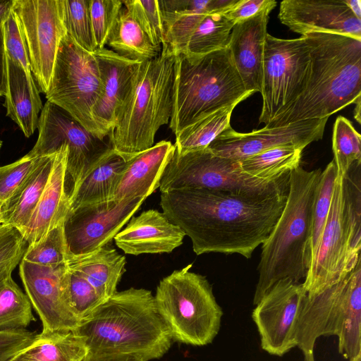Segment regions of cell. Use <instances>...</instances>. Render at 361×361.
Returning a JSON list of instances; mask_svg holds the SVG:
<instances>
[{"mask_svg": "<svg viewBox=\"0 0 361 361\" xmlns=\"http://www.w3.org/2000/svg\"><path fill=\"white\" fill-rule=\"evenodd\" d=\"M288 190H173L161 192L160 205L166 216L190 238L197 255L238 254L249 259L279 220Z\"/></svg>", "mask_w": 361, "mask_h": 361, "instance_id": "obj_1", "label": "cell"}, {"mask_svg": "<svg viewBox=\"0 0 361 361\" xmlns=\"http://www.w3.org/2000/svg\"><path fill=\"white\" fill-rule=\"evenodd\" d=\"M303 36L311 59L307 84L297 99L267 128L329 118L361 97V39L318 32Z\"/></svg>", "mask_w": 361, "mask_h": 361, "instance_id": "obj_2", "label": "cell"}, {"mask_svg": "<svg viewBox=\"0 0 361 361\" xmlns=\"http://www.w3.org/2000/svg\"><path fill=\"white\" fill-rule=\"evenodd\" d=\"M75 331L88 352L136 353L146 361L161 358L173 341L154 296L145 288L116 291L82 319Z\"/></svg>", "mask_w": 361, "mask_h": 361, "instance_id": "obj_3", "label": "cell"}, {"mask_svg": "<svg viewBox=\"0 0 361 361\" xmlns=\"http://www.w3.org/2000/svg\"><path fill=\"white\" fill-rule=\"evenodd\" d=\"M176 56L166 44L156 58L140 62L116 111L111 147L126 161L154 145L170 121Z\"/></svg>", "mask_w": 361, "mask_h": 361, "instance_id": "obj_4", "label": "cell"}, {"mask_svg": "<svg viewBox=\"0 0 361 361\" xmlns=\"http://www.w3.org/2000/svg\"><path fill=\"white\" fill-rule=\"evenodd\" d=\"M321 173V169L310 171L300 166L289 173L286 205L262 245L254 305L279 281L300 283L305 279L310 264L313 203Z\"/></svg>", "mask_w": 361, "mask_h": 361, "instance_id": "obj_5", "label": "cell"}, {"mask_svg": "<svg viewBox=\"0 0 361 361\" xmlns=\"http://www.w3.org/2000/svg\"><path fill=\"white\" fill-rule=\"evenodd\" d=\"M247 92L228 48L190 60L176 56L169 128L175 135L222 108L237 106Z\"/></svg>", "mask_w": 361, "mask_h": 361, "instance_id": "obj_6", "label": "cell"}, {"mask_svg": "<svg viewBox=\"0 0 361 361\" xmlns=\"http://www.w3.org/2000/svg\"><path fill=\"white\" fill-rule=\"evenodd\" d=\"M329 336H337L338 352L346 359L361 353V259L340 281L303 298L295 340L305 361H314L317 340Z\"/></svg>", "mask_w": 361, "mask_h": 361, "instance_id": "obj_7", "label": "cell"}, {"mask_svg": "<svg viewBox=\"0 0 361 361\" xmlns=\"http://www.w3.org/2000/svg\"><path fill=\"white\" fill-rule=\"evenodd\" d=\"M191 267L188 264L162 279L154 299L173 341L204 346L219 334L223 310L207 279Z\"/></svg>", "mask_w": 361, "mask_h": 361, "instance_id": "obj_8", "label": "cell"}, {"mask_svg": "<svg viewBox=\"0 0 361 361\" xmlns=\"http://www.w3.org/2000/svg\"><path fill=\"white\" fill-rule=\"evenodd\" d=\"M103 94L97 59L67 34L58 50L47 92V101L67 112L102 140L109 135L93 116V109Z\"/></svg>", "mask_w": 361, "mask_h": 361, "instance_id": "obj_9", "label": "cell"}, {"mask_svg": "<svg viewBox=\"0 0 361 361\" xmlns=\"http://www.w3.org/2000/svg\"><path fill=\"white\" fill-rule=\"evenodd\" d=\"M289 173L263 180L245 173L239 161L214 154L208 148L180 154L174 152L159 183L160 192L207 189L235 193H264L288 189Z\"/></svg>", "mask_w": 361, "mask_h": 361, "instance_id": "obj_10", "label": "cell"}, {"mask_svg": "<svg viewBox=\"0 0 361 361\" xmlns=\"http://www.w3.org/2000/svg\"><path fill=\"white\" fill-rule=\"evenodd\" d=\"M360 250L361 227L345 212L337 175L325 228L302 283L306 294L317 295L343 279L361 259Z\"/></svg>", "mask_w": 361, "mask_h": 361, "instance_id": "obj_11", "label": "cell"}, {"mask_svg": "<svg viewBox=\"0 0 361 361\" xmlns=\"http://www.w3.org/2000/svg\"><path fill=\"white\" fill-rule=\"evenodd\" d=\"M310 47L305 36L281 39L267 35L262 68L259 123H270L303 92L310 71Z\"/></svg>", "mask_w": 361, "mask_h": 361, "instance_id": "obj_12", "label": "cell"}, {"mask_svg": "<svg viewBox=\"0 0 361 361\" xmlns=\"http://www.w3.org/2000/svg\"><path fill=\"white\" fill-rule=\"evenodd\" d=\"M37 129V142L26 155L30 158L46 156L66 146V184L70 198L90 166L110 144L94 136L67 112L49 101L41 111Z\"/></svg>", "mask_w": 361, "mask_h": 361, "instance_id": "obj_13", "label": "cell"}, {"mask_svg": "<svg viewBox=\"0 0 361 361\" xmlns=\"http://www.w3.org/2000/svg\"><path fill=\"white\" fill-rule=\"evenodd\" d=\"M28 49L31 72L39 90L46 93L60 43L66 35L59 0H14Z\"/></svg>", "mask_w": 361, "mask_h": 361, "instance_id": "obj_14", "label": "cell"}, {"mask_svg": "<svg viewBox=\"0 0 361 361\" xmlns=\"http://www.w3.org/2000/svg\"><path fill=\"white\" fill-rule=\"evenodd\" d=\"M145 200H110L70 209L63 222L68 257L87 255L108 245Z\"/></svg>", "mask_w": 361, "mask_h": 361, "instance_id": "obj_15", "label": "cell"}, {"mask_svg": "<svg viewBox=\"0 0 361 361\" xmlns=\"http://www.w3.org/2000/svg\"><path fill=\"white\" fill-rule=\"evenodd\" d=\"M306 293L302 283L276 282L255 305L252 312L262 348L281 357L296 347L295 329Z\"/></svg>", "mask_w": 361, "mask_h": 361, "instance_id": "obj_16", "label": "cell"}, {"mask_svg": "<svg viewBox=\"0 0 361 361\" xmlns=\"http://www.w3.org/2000/svg\"><path fill=\"white\" fill-rule=\"evenodd\" d=\"M329 118L300 121L286 126L238 133L231 126L224 130L207 147L214 154L240 161L267 149L282 145L305 149L322 139Z\"/></svg>", "mask_w": 361, "mask_h": 361, "instance_id": "obj_17", "label": "cell"}, {"mask_svg": "<svg viewBox=\"0 0 361 361\" xmlns=\"http://www.w3.org/2000/svg\"><path fill=\"white\" fill-rule=\"evenodd\" d=\"M66 264L46 267L23 259L20 262V276L25 294L41 319L42 332L75 331L79 324L66 302Z\"/></svg>", "mask_w": 361, "mask_h": 361, "instance_id": "obj_18", "label": "cell"}, {"mask_svg": "<svg viewBox=\"0 0 361 361\" xmlns=\"http://www.w3.org/2000/svg\"><path fill=\"white\" fill-rule=\"evenodd\" d=\"M278 17L282 24L301 35L329 32L361 39V20L343 0H284Z\"/></svg>", "mask_w": 361, "mask_h": 361, "instance_id": "obj_19", "label": "cell"}, {"mask_svg": "<svg viewBox=\"0 0 361 361\" xmlns=\"http://www.w3.org/2000/svg\"><path fill=\"white\" fill-rule=\"evenodd\" d=\"M276 4L272 0L255 16L235 23L230 35L227 48L245 90L251 94L262 92L267 27Z\"/></svg>", "mask_w": 361, "mask_h": 361, "instance_id": "obj_20", "label": "cell"}, {"mask_svg": "<svg viewBox=\"0 0 361 361\" xmlns=\"http://www.w3.org/2000/svg\"><path fill=\"white\" fill-rule=\"evenodd\" d=\"M185 236L163 212L148 209L133 216L114 239L124 253L139 255L171 252L182 245Z\"/></svg>", "mask_w": 361, "mask_h": 361, "instance_id": "obj_21", "label": "cell"}, {"mask_svg": "<svg viewBox=\"0 0 361 361\" xmlns=\"http://www.w3.org/2000/svg\"><path fill=\"white\" fill-rule=\"evenodd\" d=\"M67 153L64 145L57 151L48 183L21 233L28 245L37 243L54 227L63 222L70 210L66 184Z\"/></svg>", "mask_w": 361, "mask_h": 361, "instance_id": "obj_22", "label": "cell"}, {"mask_svg": "<svg viewBox=\"0 0 361 361\" xmlns=\"http://www.w3.org/2000/svg\"><path fill=\"white\" fill-rule=\"evenodd\" d=\"M175 152L162 140L127 161L120 173L113 200L147 198L159 187L164 169Z\"/></svg>", "mask_w": 361, "mask_h": 361, "instance_id": "obj_23", "label": "cell"}, {"mask_svg": "<svg viewBox=\"0 0 361 361\" xmlns=\"http://www.w3.org/2000/svg\"><path fill=\"white\" fill-rule=\"evenodd\" d=\"M93 54L103 85V94L93 109V116L99 126L109 135L115 125L116 111L140 62L124 58L105 47L97 49Z\"/></svg>", "mask_w": 361, "mask_h": 361, "instance_id": "obj_24", "label": "cell"}, {"mask_svg": "<svg viewBox=\"0 0 361 361\" xmlns=\"http://www.w3.org/2000/svg\"><path fill=\"white\" fill-rule=\"evenodd\" d=\"M6 87L4 106L6 116L20 128L26 137L37 128L43 108L39 92L32 74L6 55Z\"/></svg>", "mask_w": 361, "mask_h": 361, "instance_id": "obj_25", "label": "cell"}, {"mask_svg": "<svg viewBox=\"0 0 361 361\" xmlns=\"http://www.w3.org/2000/svg\"><path fill=\"white\" fill-rule=\"evenodd\" d=\"M66 264L68 269L85 278L104 301L117 291L126 260L106 245L87 255L68 257Z\"/></svg>", "mask_w": 361, "mask_h": 361, "instance_id": "obj_26", "label": "cell"}, {"mask_svg": "<svg viewBox=\"0 0 361 361\" xmlns=\"http://www.w3.org/2000/svg\"><path fill=\"white\" fill-rule=\"evenodd\" d=\"M56 153L57 151L51 154L39 157L32 171L1 206L2 224L11 226L22 233L48 183Z\"/></svg>", "mask_w": 361, "mask_h": 361, "instance_id": "obj_27", "label": "cell"}, {"mask_svg": "<svg viewBox=\"0 0 361 361\" xmlns=\"http://www.w3.org/2000/svg\"><path fill=\"white\" fill-rule=\"evenodd\" d=\"M126 161L111 147L97 159L70 195V209L113 200Z\"/></svg>", "mask_w": 361, "mask_h": 361, "instance_id": "obj_28", "label": "cell"}, {"mask_svg": "<svg viewBox=\"0 0 361 361\" xmlns=\"http://www.w3.org/2000/svg\"><path fill=\"white\" fill-rule=\"evenodd\" d=\"M111 50L130 60L142 62L158 56L157 45L133 10L130 0L123 1L107 44Z\"/></svg>", "mask_w": 361, "mask_h": 361, "instance_id": "obj_29", "label": "cell"}, {"mask_svg": "<svg viewBox=\"0 0 361 361\" xmlns=\"http://www.w3.org/2000/svg\"><path fill=\"white\" fill-rule=\"evenodd\" d=\"M212 0L158 1L166 44L175 56L184 54L190 37L202 18L212 12Z\"/></svg>", "mask_w": 361, "mask_h": 361, "instance_id": "obj_30", "label": "cell"}, {"mask_svg": "<svg viewBox=\"0 0 361 361\" xmlns=\"http://www.w3.org/2000/svg\"><path fill=\"white\" fill-rule=\"evenodd\" d=\"M87 352L84 339L75 331L41 332L15 357L19 361H82Z\"/></svg>", "mask_w": 361, "mask_h": 361, "instance_id": "obj_31", "label": "cell"}, {"mask_svg": "<svg viewBox=\"0 0 361 361\" xmlns=\"http://www.w3.org/2000/svg\"><path fill=\"white\" fill-rule=\"evenodd\" d=\"M234 25L224 13L206 14L190 37L184 55L196 60L227 48Z\"/></svg>", "mask_w": 361, "mask_h": 361, "instance_id": "obj_32", "label": "cell"}, {"mask_svg": "<svg viewBox=\"0 0 361 361\" xmlns=\"http://www.w3.org/2000/svg\"><path fill=\"white\" fill-rule=\"evenodd\" d=\"M303 149L291 145L273 147L239 161L246 174L272 180L288 174L300 166Z\"/></svg>", "mask_w": 361, "mask_h": 361, "instance_id": "obj_33", "label": "cell"}, {"mask_svg": "<svg viewBox=\"0 0 361 361\" xmlns=\"http://www.w3.org/2000/svg\"><path fill=\"white\" fill-rule=\"evenodd\" d=\"M235 105L222 108L181 130L176 135L175 151L183 154L202 150L209 145L226 128Z\"/></svg>", "mask_w": 361, "mask_h": 361, "instance_id": "obj_34", "label": "cell"}, {"mask_svg": "<svg viewBox=\"0 0 361 361\" xmlns=\"http://www.w3.org/2000/svg\"><path fill=\"white\" fill-rule=\"evenodd\" d=\"M35 318L32 305L12 276L0 281V331L26 329Z\"/></svg>", "mask_w": 361, "mask_h": 361, "instance_id": "obj_35", "label": "cell"}, {"mask_svg": "<svg viewBox=\"0 0 361 361\" xmlns=\"http://www.w3.org/2000/svg\"><path fill=\"white\" fill-rule=\"evenodd\" d=\"M336 176V167L333 160L322 171L315 192L309 247L310 262L314 256L325 228Z\"/></svg>", "mask_w": 361, "mask_h": 361, "instance_id": "obj_36", "label": "cell"}, {"mask_svg": "<svg viewBox=\"0 0 361 361\" xmlns=\"http://www.w3.org/2000/svg\"><path fill=\"white\" fill-rule=\"evenodd\" d=\"M332 149L337 175L344 176L355 163H361V136L352 123L339 116L333 129Z\"/></svg>", "mask_w": 361, "mask_h": 361, "instance_id": "obj_37", "label": "cell"}, {"mask_svg": "<svg viewBox=\"0 0 361 361\" xmlns=\"http://www.w3.org/2000/svg\"><path fill=\"white\" fill-rule=\"evenodd\" d=\"M66 34L81 48L93 53L94 41L88 0H59Z\"/></svg>", "mask_w": 361, "mask_h": 361, "instance_id": "obj_38", "label": "cell"}, {"mask_svg": "<svg viewBox=\"0 0 361 361\" xmlns=\"http://www.w3.org/2000/svg\"><path fill=\"white\" fill-rule=\"evenodd\" d=\"M63 222L54 227L37 243L28 245L22 259L46 267L66 264L68 254Z\"/></svg>", "mask_w": 361, "mask_h": 361, "instance_id": "obj_39", "label": "cell"}, {"mask_svg": "<svg viewBox=\"0 0 361 361\" xmlns=\"http://www.w3.org/2000/svg\"><path fill=\"white\" fill-rule=\"evenodd\" d=\"M64 294L70 311L79 322L103 302L85 278L68 267L64 276Z\"/></svg>", "mask_w": 361, "mask_h": 361, "instance_id": "obj_40", "label": "cell"}, {"mask_svg": "<svg viewBox=\"0 0 361 361\" xmlns=\"http://www.w3.org/2000/svg\"><path fill=\"white\" fill-rule=\"evenodd\" d=\"M123 6L120 0L89 1L90 15L97 49L105 47Z\"/></svg>", "mask_w": 361, "mask_h": 361, "instance_id": "obj_41", "label": "cell"}, {"mask_svg": "<svg viewBox=\"0 0 361 361\" xmlns=\"http://www.w3.org/2000/svg\"><path fill=\"white\" fill-rule=\"evenodd\" d=\"M27 242L16 228L0 225V281L11 276L23 259Z\"/></svg>", "mask_w": 361, "mask_h": 361, "instance_id": "obj_42", "label": "cell"}, {"mask_svg": "<svg viewBox=\"0 0 361 361\" xmlns=\"http://www.w3.org/2000/svg\"><path fill=\"white\" fill-rule=\"evenodd\" d=\"M6 55L31 73L28 49L20 21L12 11L3 25Z\"/></svg>", "mask_w": 361, "mask_h": 361, "instance_id": "obj_43", "label": "cell"}, {"mask_svg": "<svg viewBox=\"0 0 361 361\" xmlns=\"http://www.w3.org/2000/svg\"><path fill=\"white\" fill-rule=\"evenodd\" d=\"M38 158H30L25 154L12 164L0 166L1 207L13 195L32 171Z\"/></svg>", "mask_w": 361, "mask_h": 361, "instance_id": "obj_44", "label": "cell"}, {"mask_svg": "<svg viewBox=\"0 0 361 361\" xmlns=\"http://www.w3.org/2000/svg\"><path fill=\"white\" fill-rule=\"evenodd\" d=\"M136 15L144 24L153 42L161 47L165 35L157 0H130Z\"/></svg>", "mask_w": 361, "mask_h": 361, "instance_id": "obj_45", "label": "cell"}, {"mask_svg": "<svg viewBox=\"0 0 361 361\" xmlns=\"http://www.w3.org/2000/svg\"><path fill=\"white\" fill-rule=\"evenodd\" d=\"M36 334L27 329L0 331V361H10L30 346Z\"/></svg>", "mask_w": 361, "mask_h": 361, "instance_id": "obj_46", "label": "cell"}, {"mask_svg": "<svg viewBox=\"0 0 361 361\" xmlns=\"http://www.w3.org/2000/svg\"><path fill=\"white\" fill-rule=\"evenodd\" d=\"M272 0H238L224 15L235 24L249 19L264 9Z\"/></svg>", "mask_w": 361, "mask_h": 361, "instance_id": "obj_47", "label": "cell"}, {"mask_svg": "<svg viewBox=\"0 0 361 361\" xmlns=\"http://www.w3.org/2000/svg\"><path fill=\"white\" fill-rule=\"evenodd\" d=\"M82 361H146L136 353L87 352Z\"/></svg>", "mask_w": 361, "mask_h": 361, "instance_id": "obj_48", "label": "cell"}, {"mask_svg": "<svg viewBox=\"0 0 361 361\" xmlns=\"http://www.w3.org/2000/svg\"><path fill=\"white\" fill-rule=\"evenodd\" d=\"M6 87V60L4 28H0V97H4Z\"/></svg>", "mask_w": 361, "mask_h": 361, "instance_id": "obj_49", "label": "cell"}, {"mask_svg": "<svg viewBox=\"0 0 361 361\" xmlns=\"http://www.w3.org/2000/svg\"><path fill=\"white\" fill-rule=\"evenodd\" d=\"M14 0L0 1V28L13 10Z\"/></svg>", "mask_w": 361, "mask_h": 361, "instance_id": "obj_50", "label": "cell"}, {"mask_svg": "<svg viewBox=\"0 0 361 361\" xmlns=\"http://www.w3.org/2000/svg\"><path fill=\"white\" fill-rule=\"evenodd\" d=\"M351 13L358 19L361 20V1L343 0Z\"/></svg>", "mask_w": 361, "mask_h": 361, "instance_id": "obj_51", "label": "cell"}, {"mask_svg": "<svg viewBox=\"0 0 361 361\" xmlns=\"http://www.w3.org/2000/svg\"><path fill=\"white\" fill-rule=\"evenodd\" d=\"M355 108L354 109V118L359 124L361 123L360 116V107H361V97L358 98L355 103Z\"/></svg>", "mask_w": 361, "mask_h": 361, "instance_id": "obj_52", "label": "cell"}, {"mask_svg": "<svg viewBox=\"0 0 361 361\" xmlns=\"http://www.w3.org/2000/svg\"><path fill=\"white\" fill-rule=\"evenodd\" d=\"M350 361H361V353H359L356 356L350 359Z\"/></svg>", "mask_w": 361, "mask_h": 361, "instance_id": "obj_53", "label": "cell"}, {"mask_svg": "<svg viewBox=\"0 0 361 361\" xmlns=\"http://www.w3.org/2000/svg\"><path fill=\"white\" fill-rule=\"evenodd\" d=\"M2 224V219H1V207L0 205V225Z\"/></svg>", "mask_w": 361, "mask_h": 361, "instance_id": "obj_54", "label": "cell"}, {"mask_svg": "<svg viewBox=\"0 0 361 361\" xmlns=\"http://www.w3.org/2000/svg\"><path fill=\"white\" fill-rule=\"evenodd\" d=\"M10 361H19L18 360H17L16 357H14L13 359H12Z\"/></svg>", "mask_w": 361, "mask_h": 361, "instance_id": "obj_55", "label": "cell"}, {"mask_svg": "<svg viewBox=\"0 0 361 361\" xmlns=\"http://www.w3.org/2000/svg\"><path fill=\"white\" fill-rule=\"evenodd\" d=\"M1 146H2V141L0 140V150H1Z\"/></svg>", "mask_w": 361, "mask_h": 361, "instance_id": "obj_56", "label": "cell"}]
</instances>
